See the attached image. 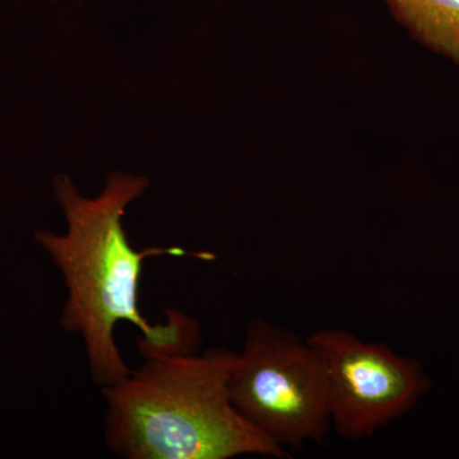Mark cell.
<instances>
[{
    "label": "cell",
    "instance_id": "6da1fadb",
    "mask_svg": "<svg viewBox=\"0 0 459 459\" xmlns=\"http://www.w3.org/2000/svg\"><path fill=\"white\" fill-rule=\"evenodd\" d=\"M147 178L115 171L104 189L86 197L71 178L57 175L54 197L63 214V234L39 230L35 241L62 273L66 299L60 327L82 338L90 376L101 389L117 385L131 374L124 361L115 328L128 322L141 332L142 358L199 352L202 329L188 314L166 310V322L151 325L138 307L143 264L155 256L190 255L181 247L129 243L123 220L126 208L146 193Z\"/></svg>",
    "mask_w": 459,
    "mask_h": 459
},
{
    "label": "cell",
    "instance_id": "277c9868",
    "mask_svg": "<svg viewBox=\"0 0 459 459\" xmlns=\"http://www.w3.org/2000/svg\"><path fill=\"white\" fill-rule=\"evenodd\" d=\"M307 341L327 370L332 425L346 439L370 437L409 412L430 388L421 365L386 344L342 329H322Z\"/></svg>",
    "mask_w": 459,
    "mask_h": 459
},
{
    "label": "cell",
    "instance_id": "5b68a950",
    "mask_svg": "<svg viewBox=\"0 0 459 459\" xmlns=\"http://www.w3.org/2000/svg\"><path fill=\"white\" fill-rule=\"evenodd\" d=\"M420 40L459 62V0H383Z\"/></svg>",
    "mask_w": 459,
    "mask_h": 459
},
{
    "label": "cell",
    "instance_id": "3957f363",
    "mask_svg": "<svg viewBox=\"0 0 459 459\" xmlns=\"http://www.w3.org/2000/svg\"><path fill=\"white\" fill-rule=\"evenodd\" d=\"M228 385L238 412L281 448L320 442L332 427L331 388L318 351L267 320L247 325Z\"/></svg>",
    "mask_w": 459,
    "mask_h": 459
},
{
    "label": "cell",
    "instance_id": "7a4b0ae2",
    "mask_svg": "<svg viewBox=\"0 0 459 459\" xmlns=\"http://www.w3.org/2000/svg\"><path fill=\"white\" fill-rule=\"evenodd\" d=\"M237 353L144 356L126 379L102 389L104 437L126 459L285 458L232 404L229 374Z\"/></svg>",
    "mask_w": 459,
    "mask_h": 459
}]
</instances>
